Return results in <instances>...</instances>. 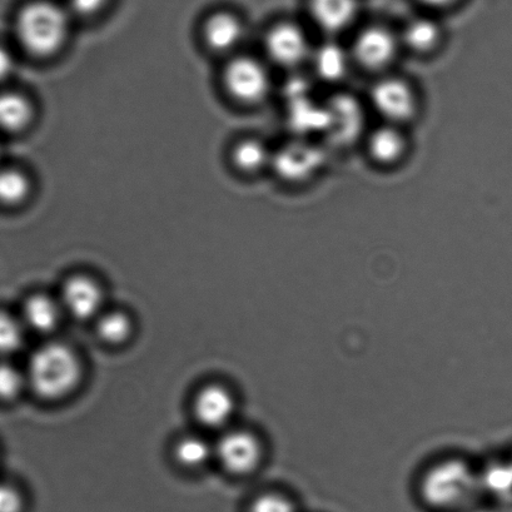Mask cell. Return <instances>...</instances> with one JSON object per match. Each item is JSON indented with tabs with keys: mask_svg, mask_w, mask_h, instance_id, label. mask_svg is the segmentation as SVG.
<instances>
[{
	"mask_svg": "<svg viewBox=\"0 0 512 512\" xmlns=\"http://www.w3.org/2000/svg\"><path fill=\"white\" fill-rule=\"evenodd\" d=\"M484 491L481 467L460 452L432 456L412 480L415 500L427 512L474 511Z\"/></svg>",
	"mask_w": 512,
	"mask_h": 512,
	"instance_id": "1",
	"label": "cell"
},
{
	"mask_svg": "<svg viewBox=\"0 0 512 512\" xmlns=\"http://www.w3.org/2000/svg\"><path fill=\"white\" fill-rule=\"evenodd\" d=\"M69 28L71 13L67 7L49 0L28 3L19 12L16 23L19 43L28 53L41 58L61 51L67 42Z\"/></svg>",
	"mask_w": 512,
	"mask_h": 512,
	"instance_id": "2",
	"label": "cell"
},
{
	"mask_svg": "<svg viewBox=\"0 0 512 512\" xmlns=\"http://www.w3.org/2000/svg\"><path fill=\"white\" fill-rule=\"evenodd\" d=\"M28 385L44 400H59L77 389L82 367L76 352L62 344H48L34 352L27 371Z\"/></svg>",
	"mask_w": 512,
	"mask_h": 512,
	"instance_id": "3",
	"label": "cell"
},
{
	"mask_svg": "<svg viewBox=\"0 0 512 512\" xmlns=\"http://www.w3.org/2000/svg\"><path fill=\"white\" fill-rule=\"evenodd\" d=\"M215 454L228 472L248 476L261 469L266 459V446L255 432L233 430L218 441Z\"/></svg>",
	"mask_w": 512,
	"mask_h": 512,
	"instance_id": "4",
	"label": "cell"
},
{
	"mask_svg": "<svg viewBox=\"0 0 512 512\" xmlns=\"http://www.w3.org/2000/svg\"><path fill=\"white\" fill-rule=\"evenodd\" d=\"M223 83L233 98L248 104L263 101L271 88L266 67L251 57L232 59L223 73Z\"/></svg>",
	"mask_w": 512,
	"mask_h": 512,
	"instance_id": "5",
	"label": "cell"
},
{
	"mask_svg": "<svg viewBox=\"0 0 512 512\" xmlns=\"http://www.w3.org/2000/svg\"><path fill=\"white\" fill-rule=\"evenodd\" d=\"M376 111L392 123L409 121L416 112V98L409 84L399 78H384L371 92Z\"/></svg>",
	"mask_w": 512,
	"mask_h": 512,
	"instance_id": "6",
	"label": "cell"
},
{
	"mask_svg": "<svg viewBox=\"0 0 512 512\" xmlns=\"http://www.w3.org/2000/svg\"><path fill=\"white\" fill-rule=\"evenodd\" d=\"M323 162L325 152L306 142L288 144L271 159L277 175L290 182L306 180L321 168Z\"/></svg>",
	"mask_w": 512,
	"mask_h": 512,
	"instance_id": "7",
	"label": "cell"
},
{
	"mask_svg": "<svg viewBox=\"0 0 512 512\" xmlns=\"http://www.w3.org/2000/svg\"><path fill=\"white\" fill-rule=\"evenodd\" d=\"M265 44L268 56L282 67L298 66L310 53V43L305 31L291 22L273 26L267 33Z\"/></svg>",
	"mask_w": 512,
	"mask_h": 512,
	"instance_id": "8",
	"label": "cell"
},
{
	"mask_svg": "<svg viewBox=\"0 0 512 512\" xmlns=\"http://www.w3.org/2000/svg\"><path fill=\"white\" fill-rule=\"evenodd\" d=\"M397 39L390 29L370 26L359 33L354 44L357 62L369 69L389 66L394 59Z\"/></svg>",
	"mask_w": 512,
	"mask_h": 512,
	"instance_id": "9",
	"label": "cell"
},
{
	"mask_svg": "<svg viewBox=\"0 0 512 512\" xmlns=\"http://www.w3.org/2000/svg\"><path fill=\"white\" fill-rule=\"evenodd\" d=\"M62 305L77 320H89L102 310V288L91 277L73 276L64 283Z\"/></svg>",
	"mask_w": 512,
	"mask_h": 512,
	"instance_id": "10",
	"label": "cell"
},
{
	"mask_svg": "<svg viewBox=\"0 0 512 512\" xmlns=\"http://www.w3.org/2000/svg\"><path fill=\"white\" fill-rule=\"evenodd\" d=\"M326 106L330 118L326 133L332 142L346 144L355 141L365 122L359 102L350 96H336Z\"/></svg>",
	"mask_w": 512,
	"mask_h": 512,
	"instance_id": "11",
	"label": "cell"
},
{
	"mask_svg": "<svg viewBox=\"0 0 512 512\" xmlns=\"http://www.w3.org/2000/svg\"><path fill=\"white\" fill-rule=\"evenodd\" d=\"M235 410V397L220 385L203 387L193 402L197 420L211 429L225 426L232 419Z\"/></svg>",
	"mask_w": 512,
	"mask_h": 512,
	"instance_id": "12",
	"label": "cell"
},
{
	"mask_svg": "<svg viewBox=\"0 0 512 512\" xmlns=\"http://www.w3.org/2000/svg\"><path fill=\"white\" fill-rule=\"evenodd\" d=\"M308 13L322 31L338 33L354 23L359 0H307Z\"/></svg>",
	"mask_w": 512,
	"mask_h": 512,
	"instance_id": "13",
	"label": "cell"
},
{
	"mask_svg": "<svg viewBox=\"0 0 512 512\" xmlns=\"http://www.w3.org/2000/svg\"><path fill=\"white\" fill-rule=\"evenodd\" d=\"M245 37V27L235 14L218 12L203 26V39L212 51L226 53L235 49Z\"/></svg>",
	"mask_w": 512,
	"mask_h": 512,
	"instance_id": "14",
	"label": "cell"
},
{
	"mask_svg": "<svg viewBox=\"0 0 512 512\" xmlns=\"http://www.w3.org/2000/svg\"><path fill=\"white\" fill-rule=\"evenodd\" d=\"M290 119L291 127L300 133L327 132L328 118L327 106L312 102L310 98H300L291 101Z\"/></svg>",
	"mask_w": 512,
	"mask_h": 512,
	"instance_id": "15",
	"label": "cell"
},
{
	"mask_svg": "<svg viewBox=\"0 0 512 512\" xmlns=\"http://www.w3.org/2000/svg\"><path fill=\"white\" fill-rule=\"evenodd\" d=\"M61 308L51 297L34 295L24 305L23 317L31 330L39 333L52 332L58 326Z\"/></svg>",
	"mask_w": 512,
	"mask_h": 512,
	"instance_id": "16",
	"label": "cell"
},
{
	"mask_svg": "<svg viewBox=\"0 0 512 512\" xmlns=\"http://www.w3.org/2000/svg\"><path fill=\"white\" fill-rule=\"evenodd\" d=\"M33 119V107L26 97L17 93L0 94V129L17 133L29 126Z\"/></svg>",
	"mask_w": 512,
	"mask_h": 512,
	"instance_id": "17",
	"label": "cell"
},
{
	"mask_svg": "<svg viewBox=\"0 0 512 512\" xmlns=\"http://www.w3.org/2000/svg\"><path fill=\"white\" fill-rule=\"evenodd\" d=\"M406 142L400 131L391 126L377 128L369 139L372 158L380 163H394L405 152Z\"/></svg>",
	"mask_w": 512,
	"mask_h": 512,
	"instance_id": "18",
	"label": "cell"
},
{
	"mask_svg": "<svg viewBox=\"0 0 512 512\" xmlns=\"http://www.w3.org/2000/svg\"><path fill=\"white\" fill-rule=\"evenodd\" d=\"M313 63L318 76L327 82L340 81L349 69V58L344 48L336 43H326L318 48Z\"/></svg>",
	"mask_w": 512,
	"mask_h": 512,
	"instance_id": "19",
	"label": "cell"
},
{
	"mask_svg": "<svg viewBox=\"0 0 512 512\" xmlns=\"http://www.w3.org/2000/svg\"><path fill=\"white\" fill-rule=\"evenodd\" d=\"M441 38V28L434 19L420 17L406 24L402 39L407 47L415 52H429L437 46Z\"/></svg>",
	"mask_w": 512,
	"mask_h": 512,
	"instance_id": "20",
	"label": "cell"
},
{
	"mask_svg": "<svg viewBox=\"0 0 512 512\" xmlns=\"http://www.w3.org/2000/svg\"><path fill=\"white\" fill-rule=\"evenodd\" d=\"M247 512H303L301 500L291 491L270 489L253 497Z\"/></svg>",
	"mask_w": 512,
	"mask_h": 512,
	"instance_id": "21",
	"label": "cell"
},
{
	"mask_svg": "<svg viewBox=\"0 0 512 512\" xmlns=\"http://www.w3.org/2000/svg\"><path fill=\"white\" fill-rule=\"evenodd\" d=\"M232 159L241 171L256 172L270 163L272 157L265 144L257 139H246L233 148Z\"/></svg>",
	"mask_w": 512,
	"mask_h": 512,
	"instance_id": "22",
	"label": "cell"
},
{
	"mask_svg": "<svg viewBox=\"0 0 512 512\" xmlns=\"http://www.w3.org/2000/svg\"><path fill=\"white\" fill-rule=\"evenodd\" d=\"M31 192V181L17 169L0 171V203L14 206L22 203Z\"/></svg>",
	"mask_w": 512,
	"mask_h": 512,
	"instance_id": "23",
	"label": "cell"
},
{
	"mask_svg": "<svg viewBox=\"0 0 512 512\" xmlns=\"http://www.w3.org/2000/svg\"><path fill=\"white\" fill-rule=\"evenodd\" d=\"M97 332L101 340L117 345L126 341L132 332V322L126 313L113 311L104 313L97 321Z\"/></svg>",
	"mask_w": 512,
	"mask_h": 512,
	"instance_id": "24",
	"label": "cell"
},
{
	"mask_svg": "<svg viewBox=\"0 0 512 512\" xmlns=\"http://www.w3.org/2000/svg\"><path fill=\"white\" fill-rule=\"evenodd\" d=\"M215 450L211 449L206 440L197 436H188L178 441L175 449V456L181 465L197 469L210 460Z\"/></svg>",
	"mask_w": 512,
	"mask_h": 512,
	"instance_id": "25",
	"label": "cell"
},
{
	"mask_svg": "<svg viewBox=\"0 0 512 512\" xmlns=\"http://www.w3.org/2000/svg\"><path fill=\"white\" fill-rule=\"evenodd\" d=\"M22 323L6 312H0V355L14 354L23 346Z\"/></svg>",
	"mask_w": 512,
	"mask_h": 512,
	"instance_id": "26",
	"label": "cell"
},
{
	"mask_svg": "<svg viewBox=\"0 0 512 512\" xmlns=\"http://www.w3.org/2000/svg\"><path fill=\"white\" fill-rule=\"evenodd\" d=\"M26 385L27 375L8 362H0V400H16Z\"/></svg>",
	"mask_w": 512,
	"mask_h": 512,
	"instance_id": "27",
	"label": "cell"
},
{
	"mask_svg": "<svg viewBox=\"0 0 512 512\" xmlns=\"http://www.w3.org/2000/svg\"><path fill=\"white\" fill-rule=\"evenodd\" d=\"M109 0H68V12L71 16L91 18L107 7Z\"/></svg>",
	"mask_w": 512,
	"mask_h": 512,
	"instance_id": "28",
	"label": "cell"
},
{
	"mask_svg": "<svg viewBox=\"0 0 512 512\" xmlns=\"http://www.w3.org/2000/svg\"><path fill=\"white\" fill-rule=\"evenodd\" d=\"M24 500L13 486L0 484V512H23Z\"/></svg>",
	"mask_w": 512,
	"mask_h": 512,
	"instance_id": "29",
	"label": "cell"
},
{
	"mask_svg": "<svg viewBox=\"0 0 512 512\" xmlns=\"http://www.w3.org/2000/svg\"><path fill=\"white\" fill-rule=\"evenodd\" d=\"M14 71V59L6 48L0 47V82L7 79Z\"/></svg>",
	"mask_w": 512,
	"mask_h": 512,
	"instance_id": "30",
	"label": "cell"
},
{
	"mask_svg": "<svg viewBox=\"0 0 512 512\" xmlns=\"http://www.w3.org/2000/svg\"><path fill=\"white\" fill-rule=\"evenodd\" d=\"M425 7L431 9H446L454 6L459 0H419Z\"/></svg>",
	"mask_w": 512,
	"mask_h": 512,
	"instance_id": "31",
	"label": "cell"
}]
</instances>
